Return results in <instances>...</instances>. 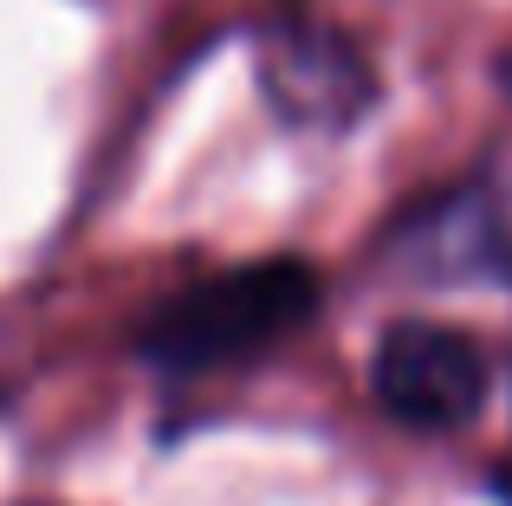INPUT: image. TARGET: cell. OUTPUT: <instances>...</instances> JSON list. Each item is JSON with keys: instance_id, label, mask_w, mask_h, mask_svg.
Listing matches in <instances>:
<instances>
[{"instance_id": "obj_1", "label": "cell", "mask_w": 512, "mask_h": 506, "mask_svg": "<svg viewBox=\"0 0 512 506\" xmlns=\"http://www.w3.org/2000/svg\"><path fill=\"white\" fill-rule=\"evenodd\" d=\"M318 305V273L299 260H260L214 273L201 286L175 292L163 312L143 325V357L163 370H208L234 364L247 351H266L273 338H286L292 325H305Z\"/></svg>"}, {"instance_id": "obj_3", "label": "cell", "mask_w": 512, "mask_h": 506, "mask_svg": "<svg viewBox=\"0 0 512 506\" xmlns=\"http://www.w3.org/2000/svg\"><path fill=\"white\" fill-rule=\"evenodd\" d=\"M260 65H266L273 104L292 124L331 130V124H350L370 104V72H363L357 46L344 33H325V26H286V33H273Z\"/></svg>"}, {"instance_id": "obj_4", "label": "cell", "mask_w": 512, "mask_h": 506, "mask_svg": "<svg viewBox=\"0 0 512 506\" xmlns=\"http://www.w3.org/2000/svg\"><path fill=\"white\" fill-rule=\"evenodd\" d=\"M506 78H512V72H506Z\"/></svg>"}, {"instance_id": "obj_2", "label": "cell", "mask_w": 512, "mask_h": 506, "mask_svg": "<svg viewBox=\"0 0 512 506\" xmlns=\"http://www.w3.org/2000/svg\"><path fill=\"white\" fill-rule=\"evenodd\" d=\"M376 403L409 429H461L487 396V357L467 331L409 318L376 344Z\"/></svg>"}]
</instances>
